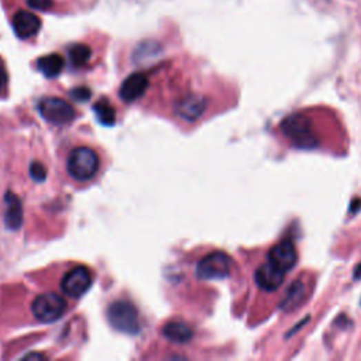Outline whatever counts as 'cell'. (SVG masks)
<instances>
[{"label":"cell","instance_id":"1","mask_svg":"<svg viewBox=\"0 0 361 361\" xmlns=\"http://www.w3.org/2000/svg\"><path fill=\"white\" fill-rule=\"evenodd\" d=\"M281 130L284 136L298 148L312 149L318 145V138L311 120L302 113H293L285 117L281 123Z\"/></svg>","mask_w":361,"mask_h":361},{"label":"cell","instance_id":"24","mask_svg":"<svg viewBox=\"0 0 361 361\" xmlns=\"http://www.w3.org/2000/svg\"><path fill=\"white\" fill-rule=\"evenodd\" d=\"M355 278H361V264L355 268V274H354Z\"/></svg>","mask_w":361,"mask_h":361},{"label":"cell","instance_id":"20","mask_svg":"<svg viewBox=\"0 0 361 361\" xmlns=\"http://www.w3.org/2000/svg\"><path fill=\"white\" fill-rule=\"evenodd\" d=\"M25 2L32 9L41 10V12L51 10L52 8V0H25Z\"/></svg>","mask_w":361,"mask_h":361},{"label":"cell","instance_id":"5","mask_svg":"<svg viewBox=\"0 0 361 361\" xmlns=\"http://www.w3.org/2000/svg\"><path fill=\"white\" fill-rule=\"evenodd\" d=\"M231 258L222 251H214L203 257L196 268L200 280H222L230 274Z\"/></svg>","mask_w":361,"mask_h":361},{"label":"cell","instance_id":"22","mask_svg":"<svg viewBox=\"0 0 361 361\" xmlns=\"http://www.w3.org/2000/svg\"><path fill=\"white\" fill-rule=\"evenodd\" d=\"M6 82H8V75H6V71L3 68V65L0 64V94L3 92V89L6 86Z\"/></svg>","mask_w":361,"mask_h":361},{"label":"cell","instance_id":"6","mask_svg":"<svg viewBox=\"0 0 361 361\" xmlns=\"http://www.w3.org/2000/svg\"><path fill=\"white\" fill-rule=\"evenodd\" d=\"M41 116L47 120V122L61 126L68 125L75 118V110L74 107L59 98H44L41 99L39 105Z\"/></svg>","mask_w":361,"mask_h":361},{"label":"cell","instance_id":"11","mask_svg":"<svg viewBox=\"0 0 361 361\" xmlns=\"http://www.w3.org/2000/svg\"><path fill=\"white\" fill-rule=\"evenodd\" d=\"M147 87H148V76L141 72H136L122 83V87H120V98L127 103L136 102L144 95Z\"/></svg>","mask_w":361,"mask_h":361},{"label":"cell","instance_id":"14","mask_svg":"<svg viewBox=\"0 0 361 361\" xmlns=\"http://www.w3.org/2000/svg\"><path fill=\"white\" fill-rule=\"evenodd\" d=\"M6 200V216L5 223L10 230H17L23 223V206L17 195L9 191L5 196Z\"/></svg>","mask_w":361,"mask_h":361},{"label":"cell","instance_id":"16","mask_svg":"<svg viewBox=\"0 0 361 361\" xmlns=\"http://www.w3.org/2000/svg\"><path fill=\"white\" fill-rule=\"evenodd\" d=\"M39 70L47 78H56L64 70V59L58 54H50L39 59Z\"/></svg>","mask_w":361,"mask_h":361},{"label":"cell","instance_id":"10","mask_svg":"<svg viewBox=\"0 0 361 361\" xmlns=\"http://www.w3.org/2000/svg\"><path fill=\"white\" fill-rule=\"evenodd\" d=\"M12 25L19 39L27 40L39 33V30L41 27V20L33 13L19 10L12 20Z\"/></svg>","mask_w":361,"mask_h":361},{"label":"cell","instance_id":"7","mask_svg":"<svg viewBox=\"0 0 361 361\" xmlns=\"http://www.w3.org/2000/svg\"><path fill=\"white\" fill-rule=\"evenodd\" d=\"M92 285V274L86 267L78 265L64 276L61 281V289L64 293L72 298H79L87 292Z\"/></svg>","mask_w":361,"mask_h":361},{"label":"cell","instance_id":"15","mask_svg":"<svg viewBox=\"0 0 361 361\" xmlns=\"http://www.w3.org/2000/svg\"><path fill=\"white\" fill-rule=\"evenodd\" d=\"M163 335L171 342L187 343L192 339L194 332L187 323L179 322V320H171L164 326Z\"/></svg>","mask_w":361,"mask_h":361},{"label":"cell","instance_id":"3","mask_svg":"<svg viewBox=\"0 0 361 361\" xmlns=\"http://www.w3.org/2000/svg\"><path fill=\"white\" fill-rule=\"evenodd\" d=\"M107 318L110 324L127 335H136L140 330V318L136 307L127 300H117L109 307Z\"/></svg>","mask_w":361,"mask_h":361},{"label":"cell","instance_id":"23","mask_svg":"<svg viewBox=\"0 0 361 361\" xmlns=\"http://www.w3.org/2000/svg\"><path fill=\"white\" fill-rule=\"evenodd\" d=\"M24 358H28V360H30V358H40V360H41V358H44V357H43L41 354H28V355H25Z\"/></svg>","mask_w":361,"mask_h":361},{"label":"cell","instance_id":"8","mask_svg":"<svg viewBox=\"0 0 361 361\" xmlns=\"http://www.w3.org/2000/svg\"><path fill=\"white\" fill-rule=\"evenodd\" d=\"M268 261L282 269L284 273H288L289 269L296 265L298 261L295 245L289 242V240H284V242L276 245L268 253Z\"/></svg>","mask_w":361,"mask_h":361},{"label":"cell","instance_id":"18","mask_svg":"<svg viewBox=\"0 0 361 361\" xmlns=\"http://www.w3.org/2000/svg\"><path fill=\"white\" fill-rule=\"evenodd\" d=\"M90 58V48L85 44H75L70 48V59L72 65L83 67Z\"/></svg>","mask_w":361,"mask_h":361},{"label":"cell","instance_id":"17","mask_svg":"<svg viewBox=\"0 0 361 361\" xmlns=\"http://www.w3.org/2000/svg\"><path fill=\"white\" fill-rule=\"evenodd\" d=\"M94 110L96 113V117L103 126H113L116 122V112L113 106L109 103V101L101 99L95 106Z\"/></svg>","mask_w":361,"mask_h":361},{"label":"cell","instance_id":"13","mask_svg":"<svg viewBox=\"0 0 361 361\" xmlns=\"http://www.w3.org/2000/svg\"><path fill=\"white\" fill-rule=\"evenodd\" d=\"M206 106L207 103L205 98L199 95H188L176 105V112L180 117L189 120V122H194V120H196L203 114Z\"/></svg>","mask_w":361,"mask_h":361},{"label":"cell","instance_id":"4","mask_svg":"<svg viewBox=\"0 0 361 361\" xmlns=\"http://www.w3.org/2000/svg\"><path fill=\"white\" fill-rule=\"evenodd\" d=\"M32 311L40 322L51 323L65 313L67 302L58 293H43L34 299Z\"/></svg>","mask_w":361,"mask_h":361},{"label":"cell","instance_id":"12","mask_svg":"<svg viewBox=\"0 0 361 361\" xmlns=\"http://www.w3.org/2000/svg\"><path fill=\"white\" fill-rule=\"evenodd\" d=\"M307 295H308L307 284L304 281L298 280L293 284H291L289 288L287 289L282 300L280 302V308L284 312L296 311L300 305L304 304V300L307 299Z\"/></svg>","mask_w":361,"mask_h":361},{"label":"cell","instance_id":"9","mask_svg":"<svg viewBox=\"0 0 361 361\" xmlns=\"http://www.w3.org/2000/svg\"><path fill=\"white\" fill-rule=\"evenodd\" d=\"M284 277H285L284 271L276 267L274 264H271L269 261L258 267L254 276L257 285L265 292L277 291L282 285Z\"/></svg>","mask_w":361,"mask_h":361},{"label":"cell","instance_id":"19","mask_svg":"<svg viewBox=\"0 0 361 361\" xmlns=\"http://www.w3.org/2000/svg\"><path fill=\"white\" fill-rule=\"evenodd\" d=\"M30 174H32L33 179H36L37 183H43V180L47 176L45 167L43 164H40V163H33L32 164V167H30Z\"/></svg>","mask_w":361,"mask_h":361},{"label":"cell","instance_id":"21","mask_svg":"<svg viewBox=\"0 0 361 361\" xmlns=\"http://www.w3.org/2000/svg\"><path fill=\"white\" fill-rule=\"evenodd\" d=\"M71 96L78 102H85L90 98V90L87 87H76L71 92Z\"/></svg>","mask_w":361,"mask_h":361},{"label":"cell","instance_id":"2","mask_svg":"<svg viewBox=\"0 0 361 361\" xmlns=\"http://www.w3.org/2000/svg\"><path fill=\"white\" fill-rule=\"evenodd\" d=\"M68 172L76 180H89L99 169L98 154L89 147H76L68 158Z\"/></svg>","mask_w":361,"mask_h":361}]
</instances>
